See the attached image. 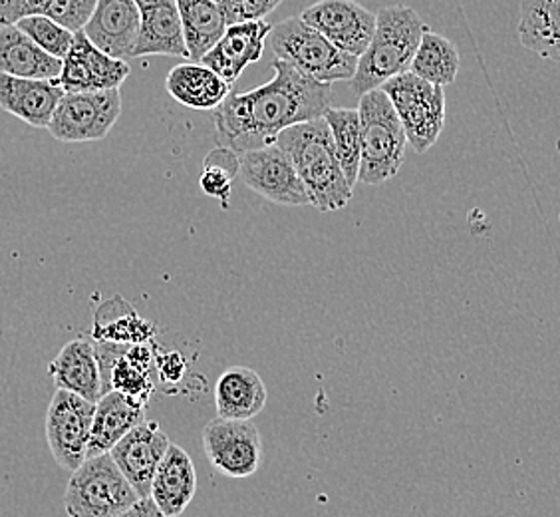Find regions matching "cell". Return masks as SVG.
<instances>
[{"label": "cell", "mask_w": 560, "mask_h": 517, "mask_svg": "<svg viewBox=\"0 0 560 517\" xmlns=\"http://www.w3.org/2000/svg\"><path fill=\"white\" fill-rule=\"evenodd\" d=\"M48 375L56 388L74 392L90 402L104 397V380L97 363L96 346L86 338H74L62 346L55 360L48 365Z\"/></svg>", "instance_id": "obj_19"}, {"label": "cell", "mask_w": 560, "mask_h": 517, "mask_svg": "<svg viewBox=\"0 0 560 517\" xmlns=\"http://www.w3.org/2000/svg\"><path fill=\"white\" fill-rule=\"evenodd\" d=\"M170 438L160 430L158 422H143L128 432L112 450L109 456L118 463L121 474L128 478L140 497L151 496V482L158 466L170 448Z\"/></svg>", "instance_id": "obj_14"}, {"label": "cell", "mask_w": 560, "mask_h": 517, "mask_svg": "<svg viewBox=\"0 0 560 517\" xmlns=\"http://www.w3.org/2000/svg\"><path fill=\"white\" fill-rule=\"evenodd\" d=\"M270 48L279 60H284L324 84L352 80L358 58L336 48L323 33H318L301 16H291L272 26Z\"/></svg>", "instance_id": "obj_5"}, {"label": "cell", "mask_w": 560, "mask_h": 517, "mask_svg": "<svg viewBox=\"0 0 560 517\" xmlns=\"http://www.w3.org/2000/svg\"><path fill=\"white\" fill-rule=\"evenodd\" d=\"M145 421L143 402L126 397L119 390H109L96 402L88 458L109 452L128 432Z\"/></svg>", "instance_id": "obj_21"}, {"label": "cell", "mask_w": 560, "mask_h": 517, "mask_svg": "<svg viewBox=\"0 0 560 517\" xmlns=\"http://www.w3.org/2000/svg\"><path fill=\"white\" fill-rule=\"evenodd\" d=\"M275 143L291 156L313 207L326 214L350 204L354 189L342 172L335 138L324 116L280 131Z\"/></svg>", "instance_id": "obj_2"}, {"label": "cell", "mask_w": 560, "mask_h": 517, "mask_svg": "<svg viewBox=\"0 0 560 517\" xmlns=\"http://www.w3.org/2000/svg\"><path fill=\"white\" fill-rule=\"evenodd\" d=\"M517 31L527 50L560 62V0H521Z\"/></svg>", "instance_id": "obj_25"}, {"label": "cell", "mask_w": 560, "mask_h": 517, "mask_svg": "<svg viewBox=\"0 0 560 517\" xmlns=\"http://www.w3.org/2000/svg\"><path fill=\"white\" fill-rule=\"evenodd\" d=\"M197 490L194 460L184 448L170 444L151 482V499L165 517H179L191 504Z\"/></svg>", "instance_id": "obj_20"}, {"label": "cell", "mask_w": 560, "mask_h": 517, "mask_svg": "<svg viewBox=\"0 0 560 517\" xmlns=\"http://www.w3.org/2000/svg\"><path fill=\"white\" fill-rule=\"evenodd\" d=\"M14 26L26 34L33 43L38 44L44 53L60 60H65L74 44L75 33L44 14L24 16L21 21L14 22Z\"/></svg>", "instance_id": "obj_32"}, {"label": "cell", "mask_w": 560, "mask_h": 517, "mask_svg": "<svg viewBox=\"0 0 560 517\" xmlns=\"http://www.w3.org/2000/svg\"><path fill=\"white\" fill-rule=\"evenodd\" d=\"M201 440L209 462L229 478H248L259 470L262 443L253 421L217 416L203 428Z\"/></svg>", "instance_id": "obj_11"}, {"label": "cell", "mask_w": 560, "mask_h": 517, "mask_svg": "<svg viewBox=\"0 0 560 517\" xmlns=\"http://www.w3.org/2000/svg\"><path fill=\"white\" fill-rule=\"evenodd\" d=\"M141 24L133 58L141 56H177L189 58L184 24L175 0H136Z\"/></svg>", "instance_id": "obj_18"}, {"label": "cell", "mask_w": 560, "mask_h": 517, "mask_svg": "<svg viewBox=\"0 0 560 517\" xmlns=\"http://www.w3.org/2000/svg\"><path fill=\"white\" fill-rule=\"evenodd\" d=\"M382 90L398 112L406 138L416 153H425L445 126V92L413 72L388 80Z\"/></svg>", "instance_id": "obj_7"}, {"label": "cell", "mask_w": 560, "mask_h": 517, "mask_svg": "<svg viewBox=\"0 0 560 517\" xmlns=\"http://www.w3.org/2000/svg\"><path fill=\"white\" fill-rule=\"evenodd\" d=\"M225 16L226 26L237 22L262 21L282 0H213Z\"/></svg>", "instance_id": "obj_33"}, {"label": "cell", "mask_w": 560, "mask_h": 517, "mask_svg": "<svg viewBox=\"0 0 560 517\" xmlns=\"http://www.w3.org/2000/svg\"><path fill=\"white\" fill-rule=\"evenodd\" d=\"M428 31L430 26L421 21L420 14L406 4H394L377 12L374 36L366 53L358 58L354 78L350 80L355 96H364L392 78L410 72L421 36Z\"/></svg>", "instance_id": "obj_3"}, {"label": "cell", "mask_w": 560, "mask_h": 517, "mask_svg": "<svg viewBox=\"0 0 560 517\" xmlns=\"http://www.w3.org/2000/svg\"><path fill=\"white\" fill-rule=\"evenodd\" d=\"M215 404L221 418L253 421L267 406V387L253 368H229L217 380Z\"/></svg>", "instance_id": "obj_23"}, {"label": "cell", "mask_w": 560, "mask_h": 517, "mask_svg": "<svg viewBox=\"0 0 560 517\" xmlns=\"http://www.w3.org/2000/svg\"><path fill=\"white\" fill-rule=\"evenodd\" d=\"M141 14L136 0H97L82 28L90 43L114 58H133L140 36Z\"/></svg>", "instance_id": "obj_15"}, {"label": "cell", "mask_w": 560, "mask_h": 517, "mask_svg": "<svg viewBox=\"0 0 560 517\" xmlns=\"http://www.w3.org/2000/svg\"><path fill=\"white\" fill-rule=\"evenodd\" d=\"M97 0H0V24H14L24 16L44 14L78 33L90 21Z\"/></svg>", "instance_id": "obj_27"}, {"label": "cell", "mask_w": 560, "mask_h": 517, "mask_svg": "<svg viewBox=\"0 0 560 517\" xmlns=\"http://www.w3.org/2000/svg\"><path fill=\"white\" fill-rule=\"evenodd\" d=\"M0 72L31 80H56L62 72V60L44 53L14 24H0Z\"/></svg>", "instance_id": "obj_22"}, {"label": "cell", "mask_w": 560, "mask_h": 517, "mask_svg": "<svg viewBox=\"0 0 560 517\" xmlns=\"http://www.w3.org/2000/svg\"><path fill=\"white\" fill-rule=\"evenodd\" d=\"M241 172V158L237 151L225 148V146H217L215 150L207 153L201 168V177L199 185L203 189V194L209 197H215L226 207L229 195L233 189V182L237 180Z\"/></svg>", "instance_id": "obj_30"}, {"label": "cell", "mask_w": 560, "mask_h": 517, "mask_svg": "<svg viewBox=\"0 0 560 517\" xmlns=\"http://www.w3.org/2000/svg\"><path fill=\"white\" fill-rule=\"evenodd\" d=\"M66 92L56 80H31L0 72V108L33 128L48 129Z\"/></svg>", "instance_id": "obj_17"}, {"label": "cell", "mask_w": 560, "mask_h": 517, "mask_svg": "<svg viewBox=\"0 0 560 517\" xmlns=\"http://www.w3.org/2000/svg\"><path fill=\"white\" fill-rule=\"evenodd\" d=\"M141 497L109 452L86 458L66 485L68 517H116Z\"/></svg>", "instance_id": "obj_6"}, {"label": "cell", "mask_w": 560, "mask_h": 517, "mask_svg": "<svg viewBox=\"0 0 560 517\" xmlns=\"http://www.w3.org/2000/svg\"><path fill=\"white\" fill-rule=\"evenodd\" d=\"M96 402L68 390H56L46 412V440L58 466L74 472L86 462Z\"/></svg>", "instance_id": "obj_9"}, {"label": "cell", "mask_w": 560, "mask_h": 517, "mask_svg": "<svg viewBox=\"0 0 560 517\" xmlns=\"http://www.w3.org/2000/svg\"><path fill=\"white\" fill-rule=\"evenodd\" d=\"M275 76L267 84L229 94L215 108L219 146L245 153L275 143L280 131L291 126L323 118L330 108L332 84L302 74L294 66L275 58Z\"/></svg>", "instance_id": "obj_1"}, {"label": "cell", "mask_w": 560, "mask_h": 517, "mask_svg": "<svg viewBox=\"0 0 560 517\" xmlns=\"http://www.w3.org/2000/svg\"><path fill=\"white\" fill-rule=\"evenodd\" d=\"M121 116L119 88L100 92L65 94L56 108L48 131L62 143L104 140Z\"/></svg>", "instance_id": "obj_8"}, {"label": "cell", "mask_w": 560, "mask_h": 517, "mask_svg": "<svg viewBox=\"0 0 560 517\" xmlns=\"http://www.w3.org/2000/svg\"><path fill=\"white\" fill-rule=\"evenodd\" d=\"M130 72L128 60L106 55L96 44L90 43L84 31H78L70 53L62 60L58 84L66 94L100 92L121 88Z\"/></svg>", "instance_id": "obj_13"}, {"label": "cell", "mask_w": 560, "mask_h": 517, "mask_svg": "<svg viewBox=\"0 0 560 517\" xmlns=\"http://www.w3.org/2000/svg\"><path fill=\"white\" fill-rule=\"evenodd\" d=\"M226 80L201 62L179 65L165 78V90L185 108L215 110L231 94Z\"/></svg>", "instance_id": "obj_24"}, {"label": "cell", "mask_w": 560, "mask_h": 517, "mask_svg": "<svg viewBox=\"0 0 560 517\" xmlns=\"http://www.w3.org/2000/svg\"><path fill=\"white\" fill-rule=\"evenodd\" d=\"M116 517H165L162 509L151 497H141L140 502H136L133 506L128 507L126 512H121Z\"/></svg>", "instance_id": "obj_34"}, {"label": "cell", "mask_w": 560, "mask_h": 517, "mask_svg": "<svg viewBox=\"0 0 560 517\" xmlns=\"http://www.w3.org/2000/svg\"><path fill=\"white\" fill-rule=\"evenodd\" d=\"M238 175L248 189L272 204L292 207L311 205V197L291 156L279 143H269L241 153Z\"/></svg>", "instance_id": "obj_10"}, {"label": "cell", "mask_w": 560, "mask_h": 517, "mask_svg": "<svg viewBox=\"0 0 560 517\" xmlns=\"http://www.w3.org/2000/svg\"><path fill=\"white\" fill-rule=\"evenodd\" d=\"M175 2L184 24L185 44L189 50V58L194 62H201V58L225 34V16L213 0H175Z\"/></svg>", "instance_id": "obj_26"}, {"label": "cell", "mask_w": 560, "mask_h": 517, "mask_svg": "<svg viewBox=\"0 0 560 517\" xmlns=\"http://www.w3.org/2000/svg\"><path fill=\"white\" fill-rule=\"evenodd\" d=\"M324 119L328 122L332 138H335L336 153L342 165L346 180L354 189L360 175V160H362V140H360V114L352 108L326 110Z\"/></svg>", "instance_id": "obj_29"}, {"label": "cell", "mask_w": 560, "mask_h": 517, "mask_svg": "<svg viewBox=\"0 0 560 517\" xmlns=\"http://www.w3.org/2000/svg\"><path fill=\"white\" fill-rule=\"evenodd\" d=\"M301 19L355 58L366 53L376 31V14L355 0H318L302 11Z\"/></svg>", "instance_id": "obj_12"}, {"label": "cell", "mask_w": 560, "mask_h": 517, "mask_svg": "<svg viewBox=\"0 0 560 517\" xmlns=\"http://www.w3.org/2000/svg\"><path fill=\"white\" fill-rule=\"evenodd\" d=\"M459 50L442 34L423 33L418 53L411 60L410 72L420 76L435 87H450L459 74Z\"/></svg>", "instance_id": "obj_28"}, {"label": "cell", "mask_w": 560, "mask_h": 517, "mask_svg": "<svg viewBox=\"0 0 560 517\" xmlns=\"http://www.w3.org/2000/svg\"><path fill=\"white\" fill-rule=\"evenodd\" d=\"M358 114L362 140L358 182L366 185L386 184L398 175L408 148L398 112L389 102L388 94L382 88H376L360 96Z\"/></svg>", "instance_id": "obj_4"}, {"label": "cell", "mask_w": 560, "mask_h": 517, "mask_svg": "<svg viewBox=\"0 0 560 517\" xmlns=\"http://www.w3.org/2000/svg\"><path fill=\"white\" fill-rule=\"evenodd\" d=\"M272 24L265 21L229 24L219 43L201 58V65L211 68L229 84H233L245 68L259 62L265 53V41L269 38Z\"/></svg>", "instance_id": "obj_16"}, {"label": "cell", "mask_w": 560, "mask_h": 517, "mask_svg": "<svg viewBox=\"0 0 560 517\" xmlns=\"http://www.w3.org/2000/svg\"><path fill=\"white\" fill-rule=\"evenodd\" d=\"M150 353L145 348H130L119 356L112 368V390H119L126 397L145 404L151 384L148 378Z\"/></svg>", "instance_id": "obj_31"}]
</instances>
